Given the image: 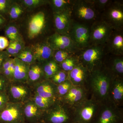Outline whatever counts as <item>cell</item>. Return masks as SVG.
I'll return each instance as SVG.
<instances>
[{
    "mask_svg": "<svg viewBox=\"0 0 123 123\" xmlns=\"http://www.w3.org/2000/svg\"><path fill=\"white\" fill-rule=\"evenodd\" d=\"M42 122L46 123H74V112L69 106L57 98L50 107L43 111Z\"/></svg>",
    "mask_w": 123,
    "mask_h": 123,
    "instance_id": "cell-1",
    "label": "cell"
},
{
    "mask_svg": "<svg viewBox=\"0 0 123 123\" xmlns=\"http://www.w3.org/2000/svg\"><path fill=\"white\" fill-rule=\"evenodd\" d=\"M98 108L97 101L85 99L75 106L74 123H93L97 115Z\"/></svg>",
    "mask_w": 123,
    "mask_h": 123,
    "instance_id": "cell-2",
    "label": "cell"
},
{
    "mask_svg": "<svg viewBox=\"0 0 123 123\" xmlns=\"http://www.w3.org/2000/svg\"><path fill=\"white\" fill-rule=\"evenodd\" d=\"M91 84L93 93L100 100L106 99L110 95L111 80L105 73L98 70L92 71Z\"/></svg>",
    "mask_w": 123,
    "mask_h": 123,
    "instance_id": "cell-3",
    "label": "cell"
},
{
    "mask_svg": "<svg viewBox=\"0 0 123 123\" xmlns=\"http://www.w3.org/2000/svg\"><path fill=\"white\" fill-rule=\"evenodd\" d=\"M9 102L23 104L31 99L34 94L33 88L27 83L11 82L6 91Z\"/></svg>",
    "mask_w": 123,
    "mask_h": 123,
    "instance_id": "cell-4",
    "label": "cell"
},
{
    "mask_svg": "<svg viewBox=\"0 0 123 123\" xmlns=\"http://www.w3.org/2000/svg\"><path fill=\"white\" fill-rule=\"evenodd\" d=\"M0 123H25L23 104L9 102L0 110Z\"/></svg>",
    "mask_w": 123,
    "mask_h": 123,
    "instance_id": "cell-5",
    "label": "cell"
},
{
    "mask_svg": "<svg viewBox=\"0 0 123 123\" xmlns=\"http://www.w3.org/2000/svg\"><path fill=\"white\" fill-rule=\"evenodd\" d=\"M47 17L44 12L40 11L34 14L29 18L27 26L28 37L34 39L42 34L46 28Z\"/></svg>",
    "mask_w": 123,
    "mask_h": 123,
    "instance_id": "cell-6",
    "label": "cell"
},
{
    "mask_svg": "<svg viewBox=\"0 0 123 123\" xmlns=\"http://www.w3.org/2000/svg\"><path fill=\"white\" fill-rule=\"evenodd\" d=\"M69 36L77 48H84L90 42V30L84 24L73 23Z\"/></svg>",
    "mask_w": 123,
    "mask_h": 123,
    "instance_id": "cell-7",
    "label": "cell"
},
{
    "mask_svg": "<svg viewBox=\"0 0 123 123\" xmlns=\"http://www.w3.org/2000/svg\"><path fill=\"white\" fill-rule=\"evenodd\" d=\"M112 29L105 21L94 23L90 30V41L97 45L104 44L110 39Z\"/></svg>",
    "mask_w": 123,
    "mask_h": 123,
    "instance_id": "cell-8",
    "label": "cell"
},
{
    "mask_svg": "<svg viewBox=\"0 0 123 123\" xmlns=\"http://www.w3.org/2000/svg\"><path fill=\"white\" fill-rule=\"evenodd\" d=\"M103 55V49L101 46L96 45L88 48L82 55V64L89 71L92 72L101 62Z\"/></svg>",
    "mask_w": 123,
    "mask_h": 123,
    "instance_id": "cell-9",
    "label": "cell"
},
{
    "mask_svg": "<svg viewBox=\"0 0 123 123\" xmlns=\"http://www.w3.org/2000/svg\"><path fill=\"white\" fill-rule=\"evenodd\" d=\"M72 9V8L62 12L53 13L56 33L60 34L69 35L73 24L71 18Z\"/></svg>",
    "mask_w": 123,
    "mask_h": 123,
    "instance_id": "cell-10",
    "label": "cell"
},
{
    "mask_svg": "<svg viewBox=\"0 0 123 123\" xmlns=\"http://www.w3.org/2000/svg\"><path fill=\"white\" fill-rule=\"evenodd\" d=\"M47 42L54 51L64 50L73 53L77 48L69 36L56 32L51 35Z\"/></svg>",
    "mask_w": 123,
    "mask_h": 123,
    "instance_id": "cell-11",
    "label": "cell"
},
{
    "mask_svg": "<svg viewBox=\"0 0 123 123\" xmlns=\"http://www.w3.org/2000/svg\"><path fill=\"white\" fill-rule=\"evenodd\" d=\"M72 7L75 15L81 20L89 21L96 17L93 5L89 0L75 1Z\"/></svg>",
    "mask_w": 123,
    "mask_h": 123,
    "instance_id": "cell-12",
    "label": "cell"
},
{
    "mask_svg": "<svg viewBox=\"0 0 123 123\" xmlns=\"http://www.w3.org/2000/svg\"><path fill=\"white\" fill-rule=\"evenodd\" d=\"M23 108L25 123L42 122L43 111L36 105L31 98L23 104Z\"/></svg>",
    "mask_w": 123,
    "mask_h": 123,
    "instance_id": "cell-13",
    "label": "cell"
},
{
    "mask_svg": "<svg viewBox=\"0 0 123 123\" xmlns=\"http://www.w3.org/2000/svg\"><path fill=\"white\" fill-rule=\"evenodd\" d=\"M36 61L41 64L52 59L54 50L47 41L39 42L31 46Z\"/></svg>",
    "mask_w": 123,
    "mask_h": 123,
    "instance_id": "cell-14",
    "label": "cell"
},
{
    "mask_svg": "<svg viewBox=\"0 0 123 123\" xmlns=\"http://www.w3.org/2000/svg\"><path fill=\"white\" fill-rule=\"evenodd\" d=\"M57 85L50 79H44L32 87L34 93L44 98H57L56 90Z\"/></svg>",
    "mask_w": 123,
    "mask_h": 123,
    "instance_id": "cell-15",
    "label": "cell"
},
{
    "mask_svg": "<svg viewBox=\"0 0 123 123\" xmlns=\"http://www.w3.org/2000/svg\"><path fill=\"white\" fill-rule=\"evenodd\" d=\"M108 22H107L112 28L119 29L123 24V10L122 5L115 4L108 9L107 13Z\"/></svg>",
    "mask_w": 123,
    "mask_h": 123,
    "instance_id": "cell-16",
    "label": "cell"
},
{
    "mask_svg": "<svg viewBox=\"0 0 123 123\" xmlns=\"http://www.w3.org/2000/svg\"><path fill=\"white\" fill-rule=\"evenodd\" d=\"M89 71L82 64L78 63L68 73V79L73 86H81L87 79Z\"/></svg>",
    "mask_w": 123,
    "mask_h": 123,
    "instance_id": "cell-17",
    "label": "cell"
},
{
    "mask_svg": "<svg viewBox=\"0 0 123 123\" xmlns=\"http://www.w3.org/2000/svg\"><path fill=\"white\" fill-rule=\"evenodd\" d=\"M121 118L112 107H106L97 115L93 123H120Z\"/></svg>",
    "mask_w": 123,
    "mask_h": 123,
    "instance_id": "cell-18",
    "label": "cell"
},
{
    "mask_svg": "<svg viewBox=\"0 0 123 123\" xmlns=\"http://www.w3.org/2000/svg\"><path fill=\"white\" fill-rule=\"evenodd\" d=\"M45 79L44 72L41 64L35 62L30 65L27 83L33 87L36 84Z\"/></svg>",
    "mask_w": 123,
    "mask_h": 123,
    "instance_id": "cell-19",
    "label": "cell"
},
{
    "mask_svg": "<svg viewBox=\"0 0 123 123\" xmlns=\"http://www.w3.org/2000/svg\"><path fill=\"white\" fill-rule=\"evenodd\" d=\"M14 58L15 69L13 81L27 83L30 65L25 63L17 58Z\"/></svg>",
    "mask_w": 123,
    "mask_h": 123,
    "instance_id": "cell-20",
    "label": "cell"
},
{
    "mask_svg": "<svg viewBox=\"0 0 123 123\" xmlns=\"http://www.w3.org/2000/svg\"><path fill=\"white\" fill-rule=\"evenodd\" d=\"M4 29L5 37L9 40V42H14L23 40L18 28L14 23H7Z\"/></svg>",
    "mask_w": 123,
    "mask_h": 123,
    "instance_id": "cell-21",
    "label": "cell"
},
{
    "mask_svg": "<svg viewBox=\"0 0 123 123\" xmlns=\"http://www.w3.org/2000/svg\"><path fill=\"white\" fill-rule=\"evenodd\" d=\"M44 72L45 79H49L58 71L61 70L59 65L53 58L40 64Z\"/></svg>",
    "mask_w": 123,
    "mask_h": 123,
    "instance_id": "cell-22",
    "label": "cell"
},
{
    "mask_svg": "<svg viewBox=\"0 0 123 123\" xmlns=\"http://www.w3.org/2000/svg\"><path fill=\"white\" fill-rule=\"evenodd\" d=\"M110 42V51L113 54L122 55L123 53V37L120 33H116L112 36Z\"/></svg>",
    "mask_w": 123,
    "mask_h": 123,
    "instance_id": "cell-23",
    "label": "cell"
},
{
    "mask_svg": "<svg viewBox=\"0 0 123 123\" xmlns=\"http://www.w3.org/2000/svg\"><path fill=\"white\" fill-rule=\"evenodd\" d=\"M111 95L114 103L119 104L123 101V83L119 79H116L112 83Z\"/></svg>",
    "mask_w": 123,
    "mask_h": 123,
    "instance_id": "cell-24",
    "label": "cell"
},
{
    "mask_svg": "<svg viewBox=\"0 0 123 123\" xmlns=\"http://www.w3.org/2000/svg\"><path fill=\"white\" fill-rule=\"evenodd\" d=\"M75 1L69 0H51L49 4L50 5L53 13L62 12L72 8Z\"/></svg>",
    "mask_w": 123,
    "mask_h": 123,
    "instance_id": "cell-25",
    "label": "cell"
},
{
    "mask_svg": "<svg viewBox=\"0 0 123 123\" xmlns=\"http://www.w3.org/2000/svg\"><path fill=\"white\" fill-rule=\"evenodd\" d=\"M31 99L40 110L44 111L53 105L57 98H44L34 93Z\"/></svg>",
    "mask_w": 123,
    "mask_h": 123,
    "instance_id": "cell-26",
    "label": "cell"
},
{
    "mask_svg": "<svg viewBox=\"0 0 123 123\" xmlns=\"http://www.w3.org/2000/svg\"><path fill=\"white\" fill-rule=\"evenodd\" d=\"M25 11L18 1L14 0L10 8L7 17L10 21L18 20L22 16Z\"/></svg>",
    "mask_w": 123,
    "mask_h": 123,
    "instance_id": "cell-27",
    "label": "cell"
},
{
    "mask_svg": "<svg viewBox=\"0 0 123 123\" xmlns=\"http://www.w3.org/2000/svg\"><path fill=\"white\" fill-rule=\"evenodd\" d=\"M15 58L30 65L36 62L31 46H26Z\"/></svg>",
    "mask_w": 123,
    "mask_h": 123,
    "instance_id": "cell-28",
    "label": "cell"
},
{
    "mask_svg": "<svg viewBox=\"0 0 123 123\" xmlns=\"http://www.w3.org/2000/svg\"><path fill=\"white\" fill-rule=\"evenodd\" d=\"M18 1L25 10H31L49 3L47 0H21Z\"/></svg>",
    "mask_w": 123,
    "mask_h": 123,
    "instance_id": "cell-29",
    "label": "cell"
},
{
    "mask_svg": "<svg viewBox=\"0 0 123 123\" xmlns=\"http://www.w3.org/2000/svg\"><path fill=\"white\" fill-rule=\"evenodd\" d=\"M73 86L70 81L68 79L63 83L56 86V98L61 99L64 97Z\"/></svg>",
    "mask_w": 123,
    "mask_h": 123,
    "instance_id": "cell-30",
    "label": "cell"
},
{
    "mask_svg": "<svg viewBox=\"0 0 123 123\" xmlns=\"http://www.w3.org/2000/svg\"><path fill=\"white\" fill-rule=\"evenodd\" d=\"M12 59V57H10L7 59L4 62L0 69V73L5 76L10 82L13 81V75L10 70V65Z\"/></svg>",
    "mask_w": 123,
    "mask_h": 123,
    "instance_id": "cell-31",
    "label": "cell"
},
{
    "mask_svg": "<svg viewBox=\"0 0 123 123\" xmlns=\"http://www.w3.org/2000/svg\"><path fill=\"white\" fill-rule=\"evenodd\" d=\"M78 63L77 59L70 56L59 65L61 70L68 73L72 70Z\"/></svg>",
    "mask_w": 123,
    "mask_h": 123,
    "instance_id": "cell-32",
    "label": "cell"
},
{
    "mask_svg": "<svg viewBox=\"0 0 123 123\" xmlns=\"http://www.w3.org/2000/svg\"><path fill=\"white\" fill-rule=\"evenodd\" d=\"M72 53L64 50L54 51L53 59L56 63L60 64L65 60L71 56Z\"/></svg>",
    "mask_w": 123,
    "mask_h": 123,
    "instance_id": "cell-33",
    "label": "cell"
},
{
    "mask_svg": "<svg viewBox=\"0 0 123 123\" xmlns=\"http://www.w3.org/2000/svg\"><path fill=\"white\" fill-rule=\"evenodd\" d=\"M50 80L56 85L61 84L68 79V73L60 70L50 78Z\"/></svg>",
    "mask_w": 123,
    "mask_h": 123,
    "instance_id": "cell-34",
    "label": "cell"
},
{
    "mask_svg": "<svg viewBox=\"0 0 123 123\" xmlns=\"http://www.w3.org/2000/svg\"><path fill=\"white\" fill-rule=\"evenodd\" d=\"M14 1L13 0H0V15L6 18Z\"/></svg>",
    "mask_w": 123,
    "mask_h": 123,
    "instance_id": "cell-35",
    "label": "cell"
},
{
    "mask_svg": "<svg viewBox=\"0 0 123 123\" xmlns=\"http://www.w3.org/2000/svg\"><path fill=\"white\" fill-rule=\"evenodd\" d=\"M113 70L119 74L123 73V58H117L114 60L112 64Z\"/></svg>",
    "mask_w": 123,
    "mask_h": 123,
    "instance_id": "cell-36",
    "label": "cell"
},
{
    "mask_svg": "<svg viewBox=\"0 0 123 123\" xmlns=\"http://www.w3.org/2000/svg\"><path fill=\"white\" fill-rule=\"evenodd\" d=\"M10 82L5 76L0 73V92H6Z\"/></svg>",
    "mask_w": 123,
    "mask_h": 123,
    "instance_id": "cell-37",
    "label": "cell"
},
{
    "mask_svg": "<svg viewBox=\"0 0 123 123\" xmlns=\"http://www.w3.org/2000/svg\"><path fill=\"white\" fill-rule=\"evenodd\" d=\"M13 44L16 57L26 47L25 44L24 40L14 42Z\"/></svg>",
    "mask_w": 123,
    "mask_h": 123,
    "instance_id": "cell-38",
    "label": "cell"
},
{
    "mask_svg": "<svg viewBox=\"0 0 123 123\" xmlns=\"http://www.w3.org/2000/svg\"><path fill=\"white\" fill-rule=\"evenodd\" d=\"M9 102L7 92H0V110L2 109Z\"/></svg>",
    "mask_w": 123,
    "mask_h": 123,
    "instance_id": "cell-39",
    "label": "cell"
},
{
    "mask_svg": "<svg viewBox=\"0 0 123 123\" xmlns=\"http://www.w3.org/2000/svg\"><path fill=\"white\" fill-rule=\"evenodd\" d=\"M89 1L93 5L96 6L100 9L105 8L110 2V1L108 0H93Z\"/></svg>",
    "mask_w": 123,
    "mask_h": 123,
    "instance_id": "cell-40",
    "label": "cell"
},
{
    "mask_svg": "<svg viewBox=\"0 0 123 123\" xmlns=\"http://www.w3.org/2000/svg\"><path fill=\"white\" fill-rule=\"evenodd\" d=\"M9 41L6 37L0 36V51L5 50L9 44Z\"/></svg>",
    "mask_w": 123,
    "mask_h": 123,
    "instance_id": "cell-41",
    "label": "cell"
},
{
    "mask_svg": "<svg viewBox=\"0 0 123 123\" xmlns=\"http://www.w3.org/2000/svg\"><path fill=\"white\" fill-rule=\"evenodd\" d=\"M9 42V44L8 46L5 51L9 56L10 57L15 58L16 57V54L14 47L13 42Z\"/></svg>",
    "mask_w": 123,
    "mask_h": 123,
    "instance_id": "cell-42",
    "label": "cell"
},
{
    "mask_svg": "<svg viewBox=\"0 0 123 123\" xmlns=\"http://www.w3.org/2000/svg\"><path fill=\"white\" fill-rule=\"evenodd\" d=\"M9 57L5 51H0V69L4 62Z\"/></svg>",
    "mask_w": 123,
    "mask_h": 123,
    "instance_id": "cell-43",
    "label": "cell"
},
{
    "mask_svg": "<svg viewBox=\"0 0 123 123\" xmlns=\"http://www.w3.org/2000/svg\"><path fill=\"white\" fill-rule=\"evenodd\" d=\"M7 23L6 18L0 15V31L4 29Z\"/></svg>",
    "mask_w": 123,
    "mask_h": 123,
    "instance_id": "cell-44",
    "label": "cell"
},
{
    "mask_svg": "<svg viewBox=\"0 0 123 123\" xmlns=\"http://www.w3.org/2000/svg\"><path fill=\"white\" fill-rule=\"evenodd\" d=\"M44 123V122H40V123Z\"/></svg>",
    "mask_w": 123,
    "mask_h": 123,
    "instance_id": "cell-45",
    "label": "cell"
},
{
    "mask_svg": "<svg viewBox=\"0 0 123 123\" xmlns=\"http://www.w3.org/2000/svg\"></svg>",
    "mask_w": 123,
    "mask_h": 123,
    "instance_id": "cell-46",
    "label": "cell"
}]
</instances>
